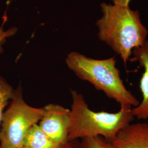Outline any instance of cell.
<instances>
[{
  "mask_svg": "<svg viewBox=\"0 0 148 148\" xmlns=\"http://www.w3.org/2000/svg\"><path fill=\"white\" fill-rule=\"evenodd\" d=\"M103 16L97 22L98 36L119 54L126 65L133 50L146 42L148 30L142 24L139 13L129 6L103 3Z\"/></svg>",
  "mask_w": 148,
  "mask_h": 148,
  "instance_id": "1",
  "label": "cell"
},
{
  "mask_svg": "<svg viewBox=\"0 0 148 148\" xmlns=\"http://www.w3.org/2000/svg\"><path fill=\"white\" fill-rule=\"evenodd\" d=\"M69 142L87 137H101L112 143L121 130L133 121L132 108L121 106L116 112L94 111L90 109L84 97L77 91H71Z\"/></svg>",
  "mask_w": 148,
  "mask_h": 148,
  "instance_id": "2",
  "label": "cell"
},
{
  "mask_svg": "<svg viewBox=\"0 0 148 148\" xmlns=\"http://www.w3.org/2000/svg\"><path fill=\"white\" fill-rule=\"evenodd\" d=\"M65 63L79 79L88 82L96 90L103 92L108 98L119 103L120 106L132 108L139 105L137 98L124 84L114 57L95 59L73 52L68 54Z\"/></svg>",
  "mask_w": 148,
  "mask_h": 148,
  "instance_id": "3",
  "label": "cell"
},
{
  "mask_svg": "<svg viewBox=\"0 0 148 148\" xmlns=\"http://www.w3.org/2000/svg\"><path fill=\"white\" fill-rule=\"evenodd\" d=\"M43 108H35L23 99L21 86L16 90L3 114L0 130V148L23 147L29 130L42 117Z\"/></svg>",
  "mask_w": 148,
  "mask_h": 148,
  "instance_id": "4",
  "label": "cell"
},
{
  "mask_svg": "<svg viewBox=\"0 0 148 148\" xmlns=\"http://www.w3.org/2000/svg\"><path fill=\"white\" fill-rule=\"evenodd\" d=\"M43 108L44 112L38 126L54 142L61 146L68 143L70 110L56 104Z\"/></svg>",
  "mask_w": 148,
  "mask_h": 148,
  "instance_id": "5",
  "label": "cell"
},
{
  "mask_svg": "<svg viewBox=\"0 0 148 148\" xmlns=\"http://www.w3.org/2000/svg\"><path fill=\"white\" fill-rule=\"evenodd\" d=\"M132 54L133 60L138 62L144 70L139 82L142 101L133 108V114L139 120H146L148 118V41H146L142 46L134 49Z\"/></svg>",
  "mask_w": 148,
  "mask_h": 148,
  "instance_id": "6",
  "label": "cell"
},
{
  "mask_svg": "<svg viewBox=\"0 0 148 148\" xmlns=\"http://www.w3.org/2000/svg\"><path fill=\"white\" fill-rule=\"evenodd\" d=\"M112 144L116 148H148V123H130L119 133Z\"/></svg>",
  "mask_w": 148,
  "mask_h": 148,
  "instance_id": "7",
  "label": "cell"
},
{
  "mask_svg": "<svg viewBox=\"0 0 148 148\" xmlns=\"http://www.w3.org/2000/svg\"><path fill=\"white\" fill-rule=\"evenodd\" d=\"M23 146L26 148H60L61 147L48 137L38 123L29 130L24 138Z\"/></svg>",
  "mask_w": 148,
  "mask_h": 148,
  "instance_id": "8",
  "label": "cell"
},
{
  "mask_svg": "<svg viewBox=\"0 0 148 148\" xmlns=\"http://www.w3.org/2000/svg\"><path fill=\"white\" fill-rule=\"evenodd\" d=\"M15 90L0 75V127L5 107L13 97Z\"/></svg>",
  "mask_w": 148,
  "mask_h": 148,
  "instance_id": "9",
  "label": "cell"
},
{
  "mask_svg": "<svg viewBox=\"0 0 148 148\" xmlns=\"http://www.w3.org/2000/svg\"><path fill=\"white\" fill-rule=\"evenodd\" d=\"M79 148H116L101 137H87L81 139Z\"/></svg>",
  "mask_w": 148,
  "mask_h": 148,
  "instance_id": "10",
  "label": "cell"
},
{
  "mask_svg": "<svg viewBox=\"0 0 148 148\" xmlns=\"http://www.w3.org/2000/svg\"><path fill=\"white\" fill-rule=\"evenodd\" d=\"M16 32V29L14 28L9 29L6 32L3 31L2 29L0 30V52H2V46L3 43L5 42L6 39L14 34Z\"/></svg>",
  "mask_w": 148,
  "mask_h": 148,
  "instance_id": "11",
  "label": "cell"
},
{
  "mask_svg": "<svg viewBox=\"0 0 148 148\" xmlns=\"http://www.w3.org/2000/svg\"><path fill=\"white\" fill-rule=\"evenodd\" d=\"M60 148H79V143L75 142V141L69 142L66 144L61 146Z\"/></svg>",
  "mask_w": 148,
  "mask_h": 148,
  "instance_id": "12",
  "label": "cell"
},
{
  "mask_svg": "<svg viewBox=\"0 0 148 148\" xmlns=\"http://www.w3.org/2000/svg\"><path fill=\"white\" fill-rule=\"evenodd\" d=\"M114 4L119 5L129 6V3L131 0H111Z\"/></svg>",
  "mask_w": 148,
  "mask_h": 148,
  "instance_id": "13",
  "label": "cell"
},
{
  "mask_svg": "<svg viewBox=\"0 0 148 148\" xmlns=\"http://www.w3.org/2000/svg\"><path fill=\"white\" fill-rule=\"evenodd\" d=\"M25 148V147H23H23H19V148Z\"/></svg>",
  "mask_w": 148,
  "mask_h": 148,
  "instance_id": "14",
  "label": "cell"
}]
</instances>
